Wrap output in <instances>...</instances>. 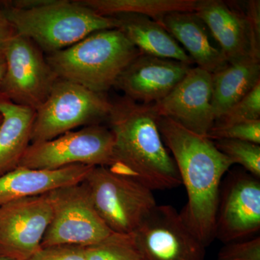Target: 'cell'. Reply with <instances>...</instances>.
I'll return each mask as SVG.
<instances>
[{
	"mask_svg": "<svg viewBox=\"0 0 260 260\" xmlns=\"http://www.w3.org/2000/svg\"><path fill=\"white\" fill-rule=\"evenodd\" d=\"M112 102L78 84L59 78L36 111L30 144L54 139L83 125L107 120Z\"/></svg>",
	"mask_w": 260,
	"mask_h": 260,
	"instance_id": "obj_6",
	"label": "cell"
},
{
	"mask_svg": "<svg viewBox=\"0 0 260 260\" xmlns=\"http://www.w3.org/2000/svg\"><path fill=\"white\" fill-rule=\"evenodd\" d=\"M83 181L99 216L113 233L133 234L157 206L153 191L109 168L93 167Z\"/></svg>",
	"mask_w": 260,
	"mask_h": 260,
	"instance_id": "obj_5",
	"label": "cell"
},
{
	"mask_svg": "<svg viewBox=\"0 0 260 260\" xmlns=\"http://www.w3.org/2000/svg\"><path fill=\"white\" fill-rule=\"evenodd\" d=\"M119 28L140 54L194 64L180 44L158 22L145 15H116Z\"/></svg>",
	"mask_w": 260,
	"mask_h": 260,
	"instance_id": "obj_19",
	"label": "cell"
},
{
	"mask_svg": "<svg viewBox=\"0 0 260 260\" xmlns=\"http://www.w3.org/2000/svg\"><path fill=\"white\" fill-rule=\"evenodd\" d=\"M260 83V60L246 58L212 74L211 104L215 121Z\"/></svg>",
	"mask_w": 260,
	"mask_h": 260,
	"instance_id": "obj_20",
	"label": "cell"
},
{
	"mask_svg": "<svg viewBox=\"0 0 260 260\" xmlns=\"http://www.w3.org/2000/svg\"><path fill=\"white\" fill-rule=\"evenodd\" d=\"M260 230V181L244 169L232 171L220 186L215 239L244 240Z\"/></svg>",
	"mask_w": 260,
	"mask_h": 260,
	"instance_id": "obj_11",
	"label": "cell"
},
{
	"mask_svg": "<svg viewBox=\"0 0 260 260\" xmlns=\"http://www.w3.org/2000/svg\"><path fill=\"white\" fill-rule=\"evenodd\" d=\"M0 10L18 35L48 54L71 47L94 32L120 25L116 17L99 14L78 1H0Z\"/></svg>",
	"mask_w": 260,
	"mask_h": 260,
	"instance_id": "obj_3",
	"label": "cell"
},
{
	"mask_svg": "<svg viewBox=\"0 0 260 260\" xmlns=\"http://www.w3.org/2000/svg\"><path fill=\"white\" fill-rule=\"evenodd\" d=\"M0 177L19 167L30 144L36 111L0 97Z\"/></svg>",
	"mask_w": 260,
	"mask_h": 260,
	"instance_id": "obj_18",
	"label": "cell"
},
{
	"mask_svg": "<svg viewBox=\"0 0 260 260\" xmlns=\"http://www.w3.org/2000/svg\"><path fill=\"white\" fill-rule=\"evenodd\" d=\"M212 99V74L191 68L167 97L154 104L159 116L206 136L215 122Z\"/></svg>",
	"mask_w": 260,
	"mask_h": 260,
	"instance_id": "obj_13",
	"label": "cell"
},
{
	"mask_svg": "<svg viewBox=\"0 0 260 260\" xmlns=\"http://www.w3.org/2000/svg\"><path fill=\"white\" fill-rule=\"evenodd\" d=\"M114 138L109 127L94 124L48 141L31 143L19 167L55 170L82 164L112 169Z\"/></svg>",
	"mask_w": 260,
	"mask_h": 260,
	"instance_id": "obj_8",
	"label": "cell"
},
{
	"mask_svg": "<svg viewBox=\"0 0 260 260\" xmlns=\"http://www.w3.org/2000/svg\"><path fill=\"white\" fill-rule=\"evenodd\" d=\"M107 121L114 138L113 172L131 178L150 190L181 185L177 165L162 141L153 104L129 98L112 102Z\"/></svg>",
	"mask_w": 260,
	"mask_h": 260,
	"instance_id": "obj_2",
	"label": "cell"
},
{
	"mask_svg": "<svg viewBox=\"0 0 260 260\" xmlns=\"http://www.w3.org/2000/svg\"><path fill=\"white\" fill-rule=\"evenodd\" d=\"M5 71H6V59L4 52H0V82L4 77Z\"/></svg>",
	"mask_w": 260,
	"mask_h": 260,
	"instance_id": "obj_30",
	"label": "cell"
},
{
	"mask_svg": "<svg viewBox=\"0 0 260 260\" xmlns=\"http://www.w3.org/2000/svg\"><path fill=\"white\" fill-rule=\"evenodd\" d=\"M159 23L185 49L198 68L213 74L228 64L220 49L212 42L208 27L194 12L170 13Z\"/></svg>",
	"mask_w": 260,
	"mask_h": 260,
	"instance_id": "obj_17",
	"label": "cell"
},
{
	"mask_svg": "<svg viewBox=\"0 0 260 260\" xmlns=\"http://www.w3.org/2000/svg\"><path fill=\"white\" fill-rule=\"evenodd\" d=\"M104 16L124 14L145 15L155 21L174 12H194L198 0H78Z\"/></svg>",
	"mask_w": 260,
	"mask_h": 260,
	"instance_id": "obj_21",
	"label": "cell"
},
{
	"mask_svg": "<svg viewBox=\"0 0 260 260\" xmlns=\"http://www.w3.org/2000/svg\"><path fill=\"white\" fill-rule=\"evenodd\" d=\"M194 13L208 27L228 63L251 58L244 12L222 0H198Z\"/></svg>",
	"mask_w": 260,
	"mask_h": 260,
	"instance_id": "obj_15",
	"label": "cell"
},
{
	"mask_svg": "<svg viewBox=\"0 0 260 260\" xmlns=\"http://www.w3.org/2000/svg\"><path fill=\"white\" fill-rule=\"evenodd\" d=\"M2 120H3V117H2V115L0 114V124H1Z\"/></svg>",
	"mask_w": 260,
	"mask_h": 260,
	"instance_id": "obj_32",
	"label": "cell"
},
{
	"mask_svg": "<svg viewBox=\"0 0 260 260\" xmlns=\"http://www.w3.org/2000/svg\"><path fill=\"white\" fill-rule=\"evenodd\" d=\"M0 260H15L11 258L7 257V256L0 255Z\"/></svg>",
	"mask_w": 260,
	"mask_h": 260,
	"instance_id": "obj_31",
	"label": "cell"
},
{
	"mask_svg": "<svg viewBox=\"0 0 260 260\" xmlns=\"http://www.w3.org/2000/svg\"><path fill=\"white\" fill-rule=\"evenodd\" d=\"M4 54L6 71L0 82V97L37 111L59 78L42 51L18 34L8 43Z\"/></svg>",
	"mask_w": 260,
	"mask_h": 260,
	"instance_id": "obj_9",
	"label": "cell"
},
{
	"mask_svg": "<svg viewBox=\"0 0 260 260\" xmlns=\"http://www.w3.org/2000/svg\"><path fill=\"white\" fill-rule=\"evenodd\" d=\"M28 260H85V246L62 245L42 248Z\"/></svg>",
	"mask_w": 260,
	"mask_h": 260,
	"instance_id": "obj_28",
	"label": "cell"
},
{
	"mask_svg": "<svg viewBox=\"0 0 260 260\" xmlns=\"http://www.w3.org/2000/svg\"><path fill=\"white\" fill-rule=\"evenodd\" d=\"M213 143L234 164H240L246 172L260 179V145L238 140H219Z\"/></svg>",
	"mask_w": 260,
	"mask_h": 260,
	"instance_id": "obj_23",
	"label": "cell"
},
{
	"mask_svg": "<svg viewBox=\"0 0 260 260\" xmlns=\"http://www.w3.org/2000/svg\"><path fill=\"white\" fill-rule=\"evenodd\" d=\"M250 43V57L260 60V1L249 0L244 12Z\"/></svg>",
	"mask_w": 260,
	"mask_h": 260,
	"instance_id": "obj_27",
	"label": "cell"
},
{
	"mask_svg": "<svg viewBox=\"0 0 260 260\" xmlns=\"http://www.w3.org/2000/svg\"><path fill=\"white\" fill-rule=\"evenodd\" d=\"M260 119V83L247 95L231 107L214 124H234L245 121Z\"/></svg>",
	"mask_w": 260,
	"mask_h": 260,
	"instance_id": "obj_24",
	"label": "cell"
},
{
	"mask_svg": "<svg viewBox=\"0 0 260 260\" xmlns=\"http://www.w3.org/2000/svg\"><path fill=\"white\" fill-rule=\"evenodd\" d=\"M51 219L47 194L0 206V255L28 260L42 249Z\"/></svg>",
	"mask_w": 260,
	"mask_h": 260,
	"instance_id": "obj_12",
	"label": "cell"
},
{
	"mask_svg": "<svg viewBox=\"0 0 260 260\" xmlns=\"http://www.w3.org/2000/svg\"><path fill=\"white\" fill-rule=\"evenodd\" d=\"M191 68L181 61L140 54L119 75L114 87L135 102L154 104L167 97Z\"/></svg>",
	"mask_w": 260,
	"mask_h": 260,
	"instance_id": "obj_14",
	"label": "cell"
},
{
	"mask_svg": "<svg viewBox=\"0 0 260 260\" xmlns=\"http://www.w3.org/2000/svg\"><path fill=\"white\" fill-rule=\"evenodd\" d=\"M47 195L51 205V219L43 238L42 248L90 246L112 234L97 213L83 181L61 186Z\"/></svg>",
	"mask_w": 260,
	"mask_h": 260,
	"instance_id": "obj_7",
	"label": "cell"
},
{
	"mask_svg": "<svg viewBox=\"0 0 260 260\" xmlns=\"http://www.w3.org/2000/svg\"><path fill=\"white\" fill-rule=\"evenodd\" d=\"M91 166H70L55 170L18 167L0 177V206L23 198L47 194L61 186L79 184Z\"/></svg>",
	"mask_w": 260,
	"mask_h": 260,
	"instance_id": "obj_16",
	"label": "cell"
},
{
	"mask_svg": "<svg viewBox=\"0 0 260 260\" xmlns=\"http://www.w3.org/2000/svg\"><path fill=\"white\" fill-rule=\"evenodd\" d=\"M132 234L143 260H205V246L172 205H157Z\"/></svg>",
	"mask_w": 260,
	"mask_h": 260,
	"instance_id": "obj_10",
	"label": "cell"
},
{
	"mask_svg": "<svg viewBox=\"0 0 260 260\" xmlns=\"http://www.w3.org/2000/svg\"><path fill=\"white\" fill-rule=\"evenodd\" d=\"M207 137L213 141L219 140H238L260 145V119L242 121L225 125L214 124Z\"/></svg>",
	"mask_w": 260,
	"mask_h": 260,
	"instance_id": "obj_25",
	"label": "cell"
},
{
	"mask_svg": "<svg viewBox=\"0 0 260 260\" xmlns=\"http://www.w3.org/2000/svg\"><path fill=\"white\" fill-rule=\"evenodd\" d=\"M140 52L119 29L94 32L74 45L48 54L58 78L104 94Z\"/></svg>",
	"mask_w": 260,
	"mask_h": 260,
	"instance_id": "obj_4",
	"label": "cell"
},
{
	"mask_svg": "<svg viewBox=\"0 0 260 260\" xmlns=\"http://www.w3.org/2000/svg\"><path fill=\"white\" fill-rule=\"evenodd\" d=\"M218 260H260V237L228 243L218 254Z\"/></svg>",
	"mask_w": 260,
	"mask_h": 260,
	"instance_id": "obj_26",
	"label": "cell"
},
{
	"mask_svg": "<svg viewBox=\"0 0 260 260\" xmlns=\"http://www.w3.org/2000/svg\"><path fill=\"white\" fill-rule=\"evenodd\" d=\"M158 126L187 194V201L179 215L206 248L215 239L222 180L234 164L208 137L192 133L162 116H158Z\"/></svg>",
	"mask_w": 260,
	"mask_h": 260,
	"instance_id": "obj_1",
	"label": "cell"
},
{
	"mask_svg": "<svg viewBox=\"0 0 260 260\" xmlns=\"http://www.w3.org/2000/svg\"><path fill=\"white\" fill-rule=\"evenodd\" d=\"M85 260H143L133 234L112 233L104 240L85 246Z\"/></svg>",
	"mask_w": 260,
	"mask_h": 260,
	"instance_id": "obj_22",
	"label": "cell"
},
{
	"mask_svg": "<svg viewBox=\"0 0 260 260\" xmlns=\"http://www.w3.org/2000/svg\"><path fill=\"white\" fill-rule=\"evenodd\" d=\"M16 34L12 24L0 10V52H4L7 44Z\"/></svg>",
	"mask_w": 260,
	"mask_h": 260,
	"instance_id": "obj_29",
	"label": "cell"
}]
</instances>
